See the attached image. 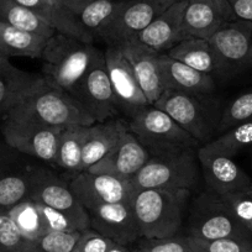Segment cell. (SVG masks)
<instances>
[{"mask_svg":"<svg viewBox=\"0 0 252 252\" xmlns=\"http://www.w3.org/2000/svg\"><path fill=\"white\" fill-rule=\"evenodd\" d=\"M94 43H86L64 33L56 32L48 38L42 56L46 81L73 95L94 61L101 55Z\"/></svg>","mask_w":252,"mask_h":252,"instance_id":"6da1fadb","label":"cell"},{"mask_svg":"<svg viewBox=\"0 0 252 252\" xmlns=\"http://www.w3.org/2000/svg\"><path fill=\"white\" fill-rule=\"evenodd\" d=\"M190 190H135L130 204L144 239H166L178 235Z\"/></svg>","mask_w":252,"mask_h":252,"instance_id":"7a4b0ae2","label":"cell"},{"mask_svg":"<svg viewBox=\"0 0 252 252\" xmlns=\"http://www.w3.org/2000/svg\"><path fill=\"white\" fill-rule=\"evenodd\" d=\"M9 113L57 129L74 125L89 126L95 123L74 96L47 81L30 92Z\"/></svg>","mask_w":252,"mask_h":252,"instance_id":"3957f363","label":"cell"},{"mask_svg":"<svg viewBox=\"0 0 252 252\" xmlns=\"http://www.w3.org/2000/svg\"><path fill=\"white\" fill-rule=\"evenodd\" d=\"M198 176L195 149H174L152 152L149 161L130 183L135 190H192L197 186Z\"/></svg>","mask_w":252,"mask_h":252,"instance_id":"277c9868","label":"cell"},{"mask_svg":"<svg viewBox=\"0 0 252 252\" xmlns=\"http://www.w3.org/2000/svg\"><path fill=\"white\" fill-rule=\"evenodd\" d=\"M187 236L199 240L252 239V235L235 219L222 198L212 190L199 194L193 202Z\"/></svg>","mask_w":252,"mask_h":252,"instance_id":"5b68a950","label":"cell"},{"mask_svg":"<svg viewBox=\"0 0 252 252\" xmlns=\"http://www.w3.org/2000/svg\"><path fill=\"white\" fill-rule=\"evenodd\" d=\"M62 130L14 113L5 114L1 124V134L8 146L25 156L52 164L56 163Z\"/></svg>","mask_w":252,"mask_h":252,"instance_id":"8992f818","label":"cell"},{"mask_svg":"<svg viewBox=\"0 0 252 252\" xmlns=\"http://www.w3.org/2000/svg\"><path fill=\"white\" fill-rule=\"evenodd\" d=\"M129 131L147 147L150 154L174 149H195L199 142L171 116L155 105L137 111L127 123Z\"/></svg>","mask_w":252,"mask_h":252,"instance_id":"52a82bcc","label":"cell"},{"mask_svg":"<svg viewBox=\"0 0 252 252\" xmlns=\"http://www.w3.org/2000/svg\"><path fill=\"white\" fill-rule=\"evenodd\" d=\"M208 41L219 61L222 76L252 67V23L227 21Z\"/></svg>","mask_w":252,"mask_h":252,"instance_id":"ba28073f","label":"cell"},{"mask_svg":"<svg viewBox=\"0 0 252 252\" xmlns=\"http://www.w3.org/2000/svg\"><path fill=\"white\" fill-rule=\"evenodd\" d=\"M72 96L81 103L95 123L115 119L121 113L106 71L104 52L94 61Z\"/></svg>","mask_w":252,"mask_h":252,"instance_id":"9c48e42d","label":"cell"},{"mask_svg":"<svg viewBox=\"0 0 252 252\" xmlns=\"http://www.w3.org/2000/svg\"><path fill=\"white\" fill-rule=\"evenodd\" d=\"M29 198L37 204L67 213L83 224L87 229L91 227L88 210L74 195L68 182L61 178L50 169L36 167Z\"/></svg>","mask_w":252,"mask_h":252,"instance_id":"30bf717a","label":"cell"},{"mask_svg":"<svg viewBox=\"0 0 252 252\" xmlns=\"http://www.w3.org/2000/svg\"><path fill=\"white\" fill-rule=\"evenodd\" d=\"M176 0H129L113 19L100 37L108 46L119 45L136 37Z\"/></svg>","mask_w":252,"mask_h":252,"instance_id":"8fae6325","label":"cell"},{"mask_svg":"<svg viewBox=\"0 0 252 252\" xmlns=\"http://www.w3.org/2000/svg\"><path fill=\"white\" fill-rule=\"evenodd\" d=\"M203 96L205 95L166 89L152 105L168 114L198 142H202L212 135L214 127L213 118L209 116L202 101Z\"/></svg>","mask_w":252,"mask_h":252,"instance_id":"7c38bea8","label":"cell"},{"mask_svg":"<svg viewBox=\"0 0 252 252\" xmlns=\"http://www.w3.org/2000/svg\"><path fill=\"white\" fill-rule=\"evenodd\" d=\"M68 183L87 210L103 204L127 203L135 192L129 181L88 171L72 174Z\"/></svg>","mask_w":252,"mask_h":252,"instance_id":"4fadbf2b","label":"cell"},{"mask_svg":"<svg viewBox=\"0 0 252 252\" xmlns=\"http://www.w3.org/2000/svg\"><path fill=\"white\" fill-rule=\"evenodd\" d=\"M197 157L212 192L225 195L252 186V179L235 162V157L218 151L209 142L197 150Z\"/></svg>","mask_w":252,"mask_h":252,"instance_id":"5bb4252c","label":"cell"},{"mask_svg":"<svg viewBox=\"0 0 252 252\" xmlns=\"http://www.w3.org/2000/svg\"><path fill=\"white\" fill-rule=\"evenodd\" d=\"M104 60L121 113L131 118L137 111L151 105L140 88L129 61L126 60L119 46H108L104 52Z\"/></svg>","mask_w":252,"mask_h":252,"instance_id":"9a60e30c","label":"cell"},{"mask_svg":"<svg viewBox=\"0 0 252 252\" xmlns=\"http://www.w3.org/2000/svg\"><path fill=\"white\" fill-rule=\"evenodd\" d=\"M5 144L0 147V212H9L28 199L36 167Z\"/></svg>","mask_w":252,"mask_h":252,"instance_id":"2e32d148","label":"cell"},{"mask_svg":"<svg viewBox=\"0 0 252 252\" xmlns=\"http://www.w3.org/2000/svg\"><path fill=\"white\" fill-rule=\"evenodd\" d=\"M150 157L151 154L147 147L134 134L127 131L119 144L105 157L92 166L88 172L108 174L130 182L141 171Z\"/></svg>","mask_w":252,"mask_h":252,"instance_id":"e0dca14e","label":"cell"},{"mask_svg":"<svg viewBox=\"0 0 252 252\" xmlns=\"http://www.w3.org/2000/svg\"><path fill=\"white\" fill-rule=\"evenodd\" d=\"M91 227L120 245L134 244L141 239L130 202L103 204L88 210Z\"/></svg>","mask_w":252,"mask_h":252,"instance_id":"ac0fdd59","label":"cell"},{"mask_svg":"<svg viewBox=\"0 0 252 252\" xmlns=\"http://www.w3.org/2000/svg\"><path fill=\"white\" fill-rule=\"evenodd\" d=\"M235 20L229 0L187 1L182 23V36L209 40L225 23Z\"/></svg>","mask_w":252,"mask_h":252,"instance_id":"d6986e66","label":"cell"},{"mask_svg":"<svg viewBox=\"0 0 252 252\" xmlns=\"http://www.w3.org/2000/svg\"><path fill=\"white\" fill-rule=\"evenodd\" d=\"M116 46H119L126 60L129 61L140 88L144 92L149 103L151 105L155 104V101L166 91L159 64L161 53H157L156 51L135 40L125 41Z\"/></svg>","mask_w":252,"mask_h":252,"instance_id":"ffe728a7","label":"cell"},{"mask_svg":"<svg viewBox=\"0 0 252 252\" xmlns=\"http://www.w3.org/2000/svg\"><path fill=\"white\" fill-rule=\"evenodd\" d=\"M186 6L187 0H176L132 40L157 53H167L176 43L183 40L182 23Z\"/></svg>","mask_w":252,"mask_h":252,"instance_id":"44dd1931","label":"cell"},{"mask_svg":"<svg viewBox=\"0 0 252 252\" xmlns=\"http://www.w3.org/2000/svg\"><path fill=\"white\" fill-rule=\"evenodd\" d=\"M159 64L166 89L194 95H209L217 89L213 76L173 60L166 53L159 55Z\"/></svg>","mask_w":252,"mask_h":252,"instance_id":"7402d4cb","label":"cell"},{"mask_svg":"<svg viewBox=\"0 0 252 252\" xmlns=\"http://www.w3.org/2000/svg\"><path fill=\"white\" fill-rule=\"evenodd\" d=\"M127 131V124L116 118L89 125L84 140L81 172L88 171L92 166L105 157Z\"/></svg>","mask_w":252,"mask_h":252,"instance_id":"603a6c76","label":"cell"},{"mask_svg":"<svg viewBox=\"0 0 252 252\" xmlns=\"http://www.w3.org/2000/svg\"><path fill=\"white\" fill-rule=\"evenodd\" d=\"M45 81L43 76L23 71L8 57L0 56V116L8 114Z\"/></svg>","mask_w":252,"mask_h":252,"instance_id":"cb8c5ba5","label":"cell"},{"mask_svg":"<svg viewBox=\"0 0 252 252\" xmlns=\"http://www.w3.org/2000/svg\"><path fill=\"white\" fill-rule=\"evenodd\" d=\"M14 1L32 10L57 32L71 36L82 42L94 43L93 36L82 28L76 16L60 5L56 0H14Z\"/></svg>","mask_w":252,"mask_h":252,"instance_id":"d4e9b609","label":"cell"},{"mask_svg":"<svg viewBox=\"0 0 252 252\" xmlns=\"http://www.w3.org/2000/svg\"><path fill=\"white\" fill-rule=\"evenodd\" d=\"M173 60L179 61L203 73L221 74V67L209 41L199 37H187L179 41L166 53Z\"/></svg>","mask_w":252,"mask_h":252,"instance_id":"484cf974","label":"cell"},{"mask_svg":"<svg viewBox=\"0 0 252 252\" xmlns=\"http://www.w3.org/2000/svg\"><path fill=\"white\" fill-rule=\"evenodd\" d=\"M48 38L9 25L0 20V56L41 58Z\"/></svg>","mask_w":252,"mask_h":252,"instance_id":"4316f807","label":"cell"},{"mask_svg":"<svg viewBox=\"0 0 252 252\" xmlns=\"http://www.w3.org/2000/svg\"><path fill=\"white\" fill-rule=\"evenodd\" d=\"M88 126H68L61 132L56 154V166L72 174L81 172L82 154Z\"/></svg>","mask_w":252,"mask_h":252,"instance_id":"83f0119b","label":"cell"},{"mask_svg":"<svg viewBox=\"0 0 252 252\" xmlns=\"http://www.w3.org/2000/svg\"><path fill=\"white\" fill-rule=\"evenodd\" d=\"M0 20L20 30L50 38L57 31L26 6L14 0H0Z\"/></svg>","mask_w":252,"mask_h":252,"instance_id":"f1b7e54d","label":"cell"},{"mask_svg":"<svg viewBox=\"0 0 252 252\" xmlns=\"http://www.w3.org/2000/svg\"><path fill=\"white\" fill-rule=\"evenodd\" d=\"M123 4L124 1L116 0H93L76 18L82 28L95 40V37H100L101 32L113 21Z\"/></svg>","mask_w":252,"mask_h":252,"instance_id":"f546056e","label":"cell"},{"mask_svg":"<svg viewBox=\"0 0 252 252\" xmlns=\"http://www.w3.org/2000/svg\"><path fill=\"white\" fill-rule=\"evenodd\" d=\"M11 219L21 234L30 241H35L47 232L37 203L28 198L9 210Z\"/></svg>","mask_w":252,"mask_h":252,"instance_id":"4dcf8cb0","label":"cell"},{"mask_svg":"<svg viewBox=\"0 0 252 252\" xmlns=\"http://www.w3.org/2000/svg\"><path fill=\"white\" fill-rule=\"evenodd\" d=\"M252 120V89L235 96L220 113L218 131L225 132L239 124Z\"/></svg>","mask_w":252,"mask_h":252,"instance_id":"1f68e13d","label":"cell"},{"mask_svg":"<svg viewBox=\"0 0 252 252\" xmlns=\"http://www.w3.org/2000/svg\"><path fill=\"white\" fill-rule=\"evenodd\" d=\"M218 151L235 157L240 151L252 150V120L239 124L209 142Z\"/></svg>","mask_w":252,"mask_h":252,"instance_id":"d6a6232c","label":"cell"},{"mask_svg":"<svg viewBox=\"0 0 252 252\" xmlns=\"http://www.w3.org/2000/svg\"><path fill=\"white\" fill-rule=\"evenodd\" d=\"M0 252H35L33 242L21 234L9 212H0Z\"/></svg>","mask_w":252,"mask_h":252,"instance_id":"836d02e7","label":"cell"},{"mask_svg":"<svg viewBox=\"0 0 252 252\" xmlns=\"http://www.w3.org/2000/svg\"><path fill=\"white\" fill-rule=\"evenodd\" d=\"M220 197L235 219L252 235V186Z\"/></svg>","mask_w":252,"mask_h":252,"instance_id":"e575fe53","label":"cell"},{"mask_svg":"<svg viewBox=\"0 0 252 252\" xmlns=\"http://www.w3.org/2000/svg\"><path fill=\"white\" fill-rule=\"evenodd\" d=\"M81 231H47L33 242L35 252H73Z\"/></svg>","mask_w":252,"mask_h":252,"instance_id":"d590c367","label":"cell"},{"mask_svg":"<svg viewBox=\"0 0 252 252\" xmlns=\"http://www.w3.org/2000/svg\"><path fill=\"white\" fill-rule=\"evenodd\" d=\"M193 252H252V239L226 237L218 240H199L189 237Z\"/></svg>","mask_w":252,"mask_h":252,"instance_id":"8d00e7d4","label":"cell"},{"mask_svg":"<svg viewBox=\"0 0 252 252\" xmlns=\"http://www.w3.org/2000/svg\"><path fill=\"white\" fill-rule=\"evenodd\" d=\"M137 252H193L187 235H174L166 239L141 237Z\"/></svg>","mask_w":252,"mask_h":252,"instance_id":"74e56055","label":"cell"},{"mask_svg":"<svg viewBox=\"0 0 252 252\" xmlns=\"http://www.w3.org/2000/svg\"><path fill=\"white\" fill-rule=\"evenodd\" d=\"M40 208L41 215H42L43 222L46 225L47 231H67V232H74V231H84L87 227L83 224L74 219L67 213L60 212L53 208L46 207V205L37 204Z\"/></svg>","mask_w":252,"mask_h":252,"instance_id":"f35d334b","label":"cell"},{"mask_svg":"<svg viewBox=\"0 0 252 252\" xmlns=\"http://www.w3.org/2000/svg\"><path fill=\"white\" fill-rule=\"evenodd\" d=\"M113 244L110 239L89 227L82 231L73 252H108Z\"/></svg>","mask_w":252,"mask_h":252,"instance_id":"ab89813d","label":"cell"},{"mask_svg":"<svg viewBox=\"0 0 252 252\" xmlns=\"http://www.w3.org/2000/svg\"><path fill=\"white\" fill-rule=\"evenodd\" d=\"M235 20L252 23V0H229Z\"/></svg>","mask_w":252,"mask_h":252,"instance_id":"60d3db41","label":"cell"},{"mask_svg":"<svg viewBox=\"0 0 252 252\" xmlns=\"http://www.w3.org/2000/svg\"><path fill=\"white\" fill-rule=\"evenodd\" d=\"M56 1L64 9H67L69 13L73 14L74 16H77L93 0H56Z\"/></svg>","mask_w":252,"mask_h":252,"instance_id":"b9f144b4","label":"cell"},{"mask_svg":"<svg viewBox=\"0 0 252 252\" xmlns=\"http://www.w3.org/2000/svg\"><path fill=\"white\" fill-rule=\"evenodd\" d=\"M108 252H131V251H130V250L127 249V246H125V245H120L114 242L113 246L109 249Z\"/></svg>","mask_w":252,"mask_h":252,"instance_id":"7bdbcfd3","label":"cell"},{"mask_svg":"<svg viewBox=\"0 0 252 252\" xmlns=\"http://www.w3.org/2000/svg\"><path fill=\"white\" fill-rule=\"evenodd\" d=\"M116 1H129V0H116Z\"/></svg>","mask_w":252,"mask_h":252,"instance_id":"ee69618b","label":"cell"},{"mask_svg":"<svg viewBox=\"0 0 252 252\" xmlns=\"http://www.w3.org/2000/svg\"><path fill=\"white\" fill-rule=\"evenodd\" d=\"M187 1H190V0H187Z\"/></svg>","mask_w":252,"mask_h":252,"instance_id":"f6af8a7d","label":"cell"},{"mask_svg":"<svg viewBox=\"0 0 252 252\" xmlns=\"http://www.w3.org/2000/svg\"><path fill=\"white\" fill-rule=\"evenodd\" d=\"M136 252H137V250H136Z\"/></svg>","mask_w":252,"mask_h":252,"instance_id":"bcb514c9","label":"cell"}]
</instances>
